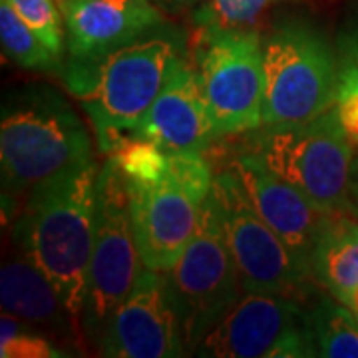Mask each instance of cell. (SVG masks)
<instances>
[{
    "mask_svg": "<svg viewBox=\"0 0 358 358\" xmlns=\"http://www.w3.org/2000/svg\"><path fill=\"white\" fill-rule=\"evenodd\" d=\"M195 355L215 358L317 357L299 296L245 293L207 333Z\"/></svg>",
    "mask_w": 358,
    "mask_h": 358,
    "instance_id": "cell-10",
    "label": "cell"
},
{
    "mask_svg": "<svg viewBox=\"0 0 358 358\" xmlns=\"http://www.w3.org/2000/svg\"><path fill=\"white\" fill-rule=\"evenodd\" d=\"M0 40L4 54L26 70H50L60 60L18 16L8 0H0Z\"/></svg>",
    "mask_w": 358,
    "mask_h": 358,
    "instance_id": "cell-20",
    "label": "cell"
},
{
    "mask_svg": "<svg viewBox=\"0 0 358 358\" xmlns=\"http://www.w3.org/2000/svg\"><path fill=\"white\" fill-rule=\"evenodd\" d=\"M251 155L301 189L320 211L350 209L352 141L334 108L305 124L263 126L251 141Z\"/></svg>",
    "mask_w": 358,
    "mask_h": 358,
    "instance_id": "cell-4",
    "label": "cell"
},
{
    "mask_svg": "<svg viewBox=\"0 0 358 358\" xmlns=\"http://www.w3.org/2000/svg\"><path fill=\"white\" fill-rule=\"evenodd\" d=\"M0 357L2 358H54L66 357L52 345L46 336H42L30 327H24L18 334L4 345H0Z\"/></svg>",
    "mask_w": 358,
    "mask_h": 358,
    "instance_id": "cell-25",
    "label": "cell"
},
{
    "mask_svg": "<svg viewBox=\"0 0 358 358\" xmlns=\"http://www.w3.org/2000/svg\"><path fill=\"white\" fill-rule=\"evenodd\" d=\"M143 271L131 221V187L126 176L106 159L98 181L96 241L88 268L82 324L98 345L110 317Z\"/></svg>",
    "mask_w": 358,
    "mask_h": 358,
    "instance_id": "cell-6",
    "label": "cell"
},
{
    "mask_svg": "<svg viewBox=\"0 0 358 358\" xmlns=\"http://www.w3.org/2000/svg\"><path fill=\"white\" fill-rule=\"evenodd\" d=\"M348 199H350V211L358 221V155L352 162L350 169V183H348Z\"/></svg>",
    "mask_w": 358,
    "mask_h": 358,
    "instance_id": "cell-27",
    "label": "cell"
},
{
    "mask_svg": "<svg viewBox=\"0 0 358 358\" xmlns=\"http://www.w3.org/2000/svg\"><path fill=\"white\" fill-rule=\"evenodd\" d=\"M0 303L2 310L34 322L60 336L76 341L80 327L68 313L62 296L30 259L10 261L0 273Z\"/></svg>",
    "mask_w": 358,
    "mask_h": 358,
    "instance_id": "cell-16",
    "label": "cell"
},
{
    "mask_svg": "<svg viewBox=\"0 0 358 358\" xmlns=\"http://www.w3.org/2000/svg\"><path fill=\"white\" fill-rule=\"evenodd\" d=\"M268 0H201L195 24L207 32H249L267 8Z\"/></svg>",
    "mask_w": 358,
    "mask_h": 358,
    "instance_id": "cell-21",
    "label": "cell"
},
{
    "mask_svg": "<svg viewBox=\"0 0 358 358\" xmlns=\"http://www.w3.org/2000/svg\"><path fill=\"white\" fill-rule=\"evenodd\" d=\"M100 171L90 157L38 183L14 225L16 243L48 277L78 327L96 241Z\"/></svg>",
    "mask_w": 358,
    "mask_h": 358,
    "instance_id": "cell-1",
    "label": "cell"
},
{
    "mask_svg": "<svg viewBox=\"0 0 358 358\" xmlns=\"http://www.w3.org/2000/svg\"><path fill=\"white\" fill-rule=\"evenodd\" d=\"M102 152L131 185H154L169 176V154L136 129L114 136Z\"/></svg>",
    "mask_w": 358,
    "mask_h": 358,
    "instance_id": "cell-19",
    "label": "cell"
},
{
    "mask_svg": "<svg viewBox=\"0 0 358 358\" xmlns=\"http://www.w3.org/2000/svg\"><path fill=\"white\" fill-rule=\"evenodd\" d=\"M345 305L350 308L355 315H357V319H358V285L355 287V289H352V291H350V294H348V296L345 299Z\"/></svg>",
    "mask_w": 358,
    "mask_h": 358,
    "instance_id": "cell-28",
    "label": "cell"
},
{
    "mask_svg": "<svg viewBox=\"0 0 358 358\" xmlns=\"http://www.w3.org/2000/svg\"><path fill=\"white\" fill-rule=\"evenodd\" d=\"M183 38L167 24L92 62H68L66 86L90 115L100 150L134 131L181 56Z\"/></svg>",
    "mask_w": 358,
    "mask_h": 358,
    "instance_id": "cell-2",
    "label": "cell"
},
{
    "mask_svg": "<svg viewBox=\"0 0 358 358\" xmlns=\"http://www.w3.org/2000/svg\"><path fill=\"white\" fill-rule=\"evenodd\" d=\"M18 16L30 26L52 52L62 56L64 50V20L56 0H8Z\"/></svg>",
    "mask_w": 358,
    "mask_h": 358,
    "instance_id": "cell-22",
    "label": "cell"
},
{
    "mask_svg": "<svg viewBox=\"0 0 358 358\" xmlns=\"http://www.w3.org/2000/svg\"><path fill=\"white\" fill-rule=\"evenodd\" d=\"M341 60L358 68V28L341 36Z\"/></svg>",
    "mask_w": 358,
    "mask_h": 358,
    "instance_id": "cell-26",
    "label": "cell"
},
{
    "mask_svg": "<svg viewBox=\"0 0 358 358\" xmlns=\"http://www.w3.org/2000/svg\"><path fill=\"white\" fill-rule=\"evenodd\" d=\"M136 131L166 152L203 150L217 136L205 103L199 74L179 56L164 88Z\"/></svg>",
    "mask_w": 358,
    "mask_h": 358,
    "instance_id": "cell-15",
    "label": "cell"
},
{
    "mask_svg": "<svg viewBox=\"0 0 358 358\" xmlns=\"http://www.w3.org/2000/svg\"><path fill=\"white\" fill-rule=\"evenodd\" d=\"M166 277L176 301L185 348L195 352L207 333L237 303L241 289L211 195L201 205L192 241Z\"/></svg>",
    "mask_w": 358,
    "mask_h": 358,
    "instance_id": "cell-7",
    "label": "cell"
},
{
    "mask_svg": "<svg viewBox=\"0 0 358 358\" xmlns=\"http://www.w3.org/2000/svg\"><path fill=\"white\" fill-rule=\"evenodd\" d=\"M92 157L88 129L50 88L18 92L2 108V197L32 192L38 183Z\"/></svg>",
    "mask_w": 358,
    "mask_h": 358,
    "instance_id": "cell-3",
    "label": "cell"
},
{
    "mask_svg": "<svg viewBox=\"0 0 358 358\" xmlns=\"http://www.w3.org/2000/svg\"><path fill=\"white\" fill-rule=\"evenodd\" d=\"M197 74L217 136L263 126L265 68L263 42L255 30L207 32Z\"/></svg>",
    "mask_w": 358,
    "mask_h": 358,
    "instance_id": "cell-9",
    "label": "cell"
},
{
    "mask_svg": "<svg viewBox=\"0 0 358 358\" xmlns=\"http://www.w3.org/2000/svg\"><path fill=\"white\" fill-rule=\"evenodd\" d=\"M229 167L239 178L261 219L281 237L301 267L313 277L310 259L324 211H320L301 189L268 171L251 154L233 159Z\"/></svg>",
    "mask_w": 358,
    "mask_h": 358,
    "instance_id": "cell-14",
    "label": "cell"
},
{
    "mask_svg": "<svg viewBox=\"0 0 358 358\" xmlns=\"http://www.w3.org/2000/svg\"><path fill=\"white\" fill-rule=\"evenodd\" d=\"M169 154V176L183 192H187L199 205L209 197L213 179L211 166L205 159L201 150H185V152H167Z\"/></svg>",
    "mask_w": 358,
    "mask_h": 358,
    "instance_id": "cell-23",
    "label": "cell"
},
{
    "mask_svg": "<svg viewBox=\"0 0 358 358\" xmlns=\"http://www.w3.org/2000/svg\"><path fill=\"white\" fill-rule=\"evenodd\" d=\"M211 199L245 293H277L303 299L313 279L249 201L239 178L227 167L213 179Z\"/></svg>",
    "mask_w": 358,
    "mask_h": 358,
    "instance_id": "cell-8",
    "label": "cell"
},
{
    "mask_svg": "<svg viewBox=\"0 0 358 358\" xmlns=\"http://www.w3.org/2000/svg\"><path fill=\"white\" fill-rule=\"evenodd\" d=\"M100 352L114 358H173L187 355L166 273L143 267L129 294L103 329Z\"/></svg>",
    "mask_w": 358,
    "mask_h": 358,
    "instance_id": "cell-11",
    "label": "cell"
},
{
    "mask_svg": "<svg viewBox=\"0 0 358 358\" xmlns=\"http://www.w3.org/2000/svg\"><path fill=\"white\" fill-rule=\"evenodd\" d=\"M131 221L143 267L167 273L197 229L201 205L171 176L154 185H131Z\"/></svg>",
    "mask_w": 358,
    "mask_h": 358,
    "instance_id": "cell-12",
    "label": "cell"
},
{
    "mask_svg": "<svg viewBox=\"0 0 358 358\" xmlns=\"http://www.w3.org/2000/svg\"><path fill=\"white\" fill-rule=\"evenodd\" d=\"M333 108L346 138L358 145V68L346 60H338V84Z\"/></svg>",
    "mask_w": 358,
    "mask_h": 358,
    "instance_id": "cell-24",
    "label": "cell"
},
{
    "mask_svg": "<svg viewBox=\"0 0 358 358\" xmlns=\"http://www.w3.org/2000/svg\"><path fill=\"white\" fill-rule=\"evenodd\" d=\"M307 320L317 357L358 358V319L345 303L320 294L307 308Z\"/></svg>",
    "mask_w": 358,
    "mask_h": 358,
    "instance_id": "cell-18",
    "label": "cell"
},
{
    "mask_svg": "<svg viewBox=\"0 0 358 358\" xmlns=\"http://www.w3.org/2000/svg\"><path fill=\"white\" fill-rule=\"evenodd\" d=\"M313 281L345 303L358 285V221L350 209L329 211L320 219L310 259Z\"/></svg>",
    "mask_w": 358,
    "mask_h": 358,
    "instance_id": "cell-17",
    "label": "cell"
},
{
    "mask_svg": "<svg viewBox=\"0 0 358 358\" xmlns=\"http://www.w3.org/2000/svg\"><path fill=\"white\" fill-rule=\"evenodd\" d=\"M169 6H189V4H195V2H201V0H164Z\"/></svg>",
    "mask_w": 358,
    "mask_h": 358,
    "instance_id": "cell-29",
    "label": "cell"
},
{
    "mask_svg": "<svg viewBox=\"0 0 358 358\" xmlns=\"http://www.w3.org/2000/svg\"><path fill=\"white\" fill-rule=\"evenodd\" d=\"M263 126L305 124L334 106L338 62L331 44L305 22H285L263 40Z\"/></svg>",
    "mask_w": 358,
    "mask_h": 358,
    "instance_id": "cell-5",
    "label": "cell"
},
{
    "mask_svg": "<svg viewBox=\"0 0 358 358\" xmlns=\"http://www.w3.org/2000/svg\"><path fill=\"white\" fill-rule=\"evenodd\" d=\"M68 62H92L166 24L150 0H58Z\"/></svg>",
    "mask_w": 358,
    "mask_h": 358,
    "instance_id": "cell-13",
    "label": "cell"
}]
</instances>
